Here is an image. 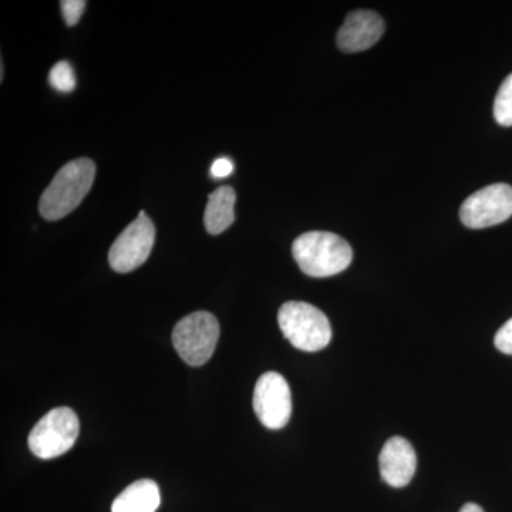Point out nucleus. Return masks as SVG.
I'll return each instance as SVG.
<instances>
[{"label": "nucleus", "instance_id": "obj_12", "mask_svg": "<svg viewBox=\"0 0 512 512\" xmlns=\"http://www.w3.org/2000/svg\"><path fill=\"white\" fill-rule=\"evenodd\" d=\"M235 201H237V194H235L234 188L228 187V185L212 192L208 197L204 214V224L208 234L220 235L234 224Z\"/></svg>", "mask_w": 512, "mask_h": 512}, {"label": "nucleus", "instance_id": "obj_8", "mask_svg": "<svg viewBox=\"0 0 512 512\" xmlns=\"http://www.w3.org/2000/svg\"><path fill=\"white\" fill-rule=\"evenodd\" d=\"M254 410L266 429H284L292 414V393L284 376L266 372L259 377L254 390Z\"/></svg>", "mask_w": 512, "mask_h": 512}, {"label": "nucleus", "instance_id": "obj_2", "mask_svg": "<svg viewBox=\"0 0 512 512\" xmlns=\"http://www.w3.org/2000/svg\"><path fill=\"white\" fill-rule=\"evenodd\" d=\"M292 254L303 274L329 278L352 264V247L333 232L311 231L295 239Z\"/></svg>", "mask_w": 512, "mask_h": 512}, {"label": "nucleus", "instance_id": "obj_5", "mask_svg": "<svg viewBox=\"0 0 512 512\" xmlns=\"http://www.w3.org/2000/svg\"><path fill=\"white\" fill-rule=\"evenodd\" d=\"M79 430L76 413L69 407H56L30 431V450L42 460L63 456L76 443Z\"/></svg>", "mask_w": 512, "mask_h": 512}, {"label": "nucleus", "instance_id": "obj_15", "mask_svg": "<svg viewBox=\"0 0 512 512\" xmlns=\"http://www.w3.org/2000/svg\"><path fill=\"white\" fill-rule=\"evenodd\" d=\"M86 5L87 3L83 2V0H64V2L60 3L67 26L77 25V22L82 18Z\"/></svg>", "mask_w": 512, "mask_h": 512}, {"label": "nucleus", "instance_id": "obj_7", "mask_svg": "<svg viewBox=\"0 0 512 512\" xmlns=\"http://www.w3.org/2000/svg\"><path fill=\"white\" fill-rule=\"evenodd\" d=\"M512 215V187L493 184L481 188L463 202L460 218L466 227L483 229L503 224Z\"/></svg>", "mask_w": 512, "mask_h": 512}, {"label": "nucleus", "instance_id": "obj_17", "mask_svg": "<svg viewBox=\"0 0 512 512\" xmlns=\"http://www.w3.org/2000/svg\"><path fill=\"white\" fill-rule=\"evenodd\" d=\"M234 163L228 157L217 158L211 165V175L217 180L227 178L234 173Z\"/></svg>", "mask_w": 512, "mask_h": 512}, {"label": "nucleus", "instance_id": "obj_3", "mask_svg": "<svg viewBox=\"0 0 512 512\" xmlns=\"http://www.w3.org/2000/svg\"><path fill=\"white\" fill-rule=\"evenodd\" d=\"M278 323L291 345L303 352H319L332 339L329 319L311 303H284L279 309Z\"/></svg>", "mask_w": 512, "mask_h": 512}, {"label": "nucleus", "instance_id": "obj_18", "mask_svg": "<svg viewBox=\"0 0 512 512\" xmlns=\"http://www.w3.org/2000/svg\"><path fill=\"white\" fill-rule=\"evenodd\" d=\"M460 512H484L480 505L474 503H468L461 508Z\"/></svg>", "mask_w": 512, "mask_h": 512}, {"label": "nucleus", "instance_id": "obj_13", "mask_svg": "<svg viewBox=\"0 0 512 512\" xmlns=\"http://www.w3.org/2000/svg\"><path fill=\"white\" fill-rule=\"evenodd\" d=\"M494 117L500 126H512V73L501 84L495 96Z\"/></svg>", "mask_w": 512, "mask_h": 512}, {"label": "nucleus", "instance_id": "obj_14", "mask_svg": "<svg viewBox=\"0 0 512 512\" xmlns=\"http://www.w3.org/2000/svg\"><path fill=\"white\" fill-rule=\"evenodd\" d=\"M49 82L53 89L60 93L73 92L76 87V76H74L73 67L69 62H59L55 64L49 74Z\"/></svg>", "mask_w": 512, "mask_h": 512}, {"label": "nucleus", "instance_id": "obj_1", "mask_svg": "<svg viewBox=\"0 0 512 512\" xmlns=\"http://www.w3.org/2000/svg\"><path fill=\"white\" fill-rule=\"evenodd\" d=\"M94 177L96 164L89 158H77L63 165L40 197V215L47 221L62 220L89 194Z\"/></svg>", "mask_w": 512, "mask_h": 512}, {"label": "nucleus", "instance_id": "obj_10", "mask_svg": "<svg viewBox=\"0 0 512 512\" xmlns=\"http://www.w3.org/2000/svg\"><path fill=\"white\" fill-rule=\"evenodd\" d=\"M379 467L384 483L390 487L409 485L417 470V456L412 443L403 437L387 440L379 456Z\"/></svg>", "mask_w": 512, "mask_h": 512}, {"label": "nucleus", "instance_id": "obj_16", "mask_svg": "<svg viewBox=\"0 0 512 512\" xmlns=\"http://www.w3.org/2000/svg\"><path fill=\"white\" fill-rule=\"evenodd\" d=\"M494 343L500 352L512 356V318L504 323L503 328L498 330Z\"/></svg>", "mask_w": 512, "mask_h": 512}, {"label": "nucleus", "instance_id": "obj_11", "mask_svg": "<svg viewBox=\"0 0 512 512\" xmlns=\"http://www.w3.org/2000/svg\"><path fill=\"white\" fill-rule=\"evenodd\" d=\"M160 504L158 485L153 480H138L114 500L111 512H156Z\"/></svg>", "mask_w": 512, "mask_h": 512}, {"label": "nucleus", "instance_id": "obj_9", "mask_svg": "<svg viewBox=\"0 0 512 512\" xmlns=\"http://www.w3.org/2000/svg\"><path fill=\"white\" fill-rule=\"evenodd\" d=\"M384 33V20L373 10H355L346 16L338 33V46L342 52L357 53L370 49Z\"/></svg>", "mask_w": 512, "mask_h": 512}, {"label": "nucleus", "instance_id": "obj_6", "mask_svg": "<svg viewBox=\"0 0 512 512\" xmlns=\"http://www.w3.org/2000/svg\"><path fill=\"white\" fill-rule=\"evenodd\" d=\"M154 242H156V228L146 212L141 211L137 220L131 222L111 245L109 252L111 268L120 274L134 271L147 261L153 251Z\"/></svg>", "mask_w": 512, "mask_h": 512}, {"label": "nucleus", "instance_id": "obj_4", "mask_svg": "<svg viewBox=\"0 0 512 512\" xmlns=\"http://www.w3.org/2000/svg\"><path fill=\"white\" fill-rule=\"evenodd\" d=\"M220 323L210 312H194L175 325L173 345L190 366H202L211 359L220 339Z\"/></svg>", "mask_w": 512, "mask_h": 512}]
</instances>
